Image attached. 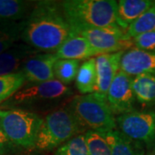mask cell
Instances as JSON below:
<instances>
[{
  "label": "cell",
  "mask_w": 155,
  "mask_h": 155,
  "mask_svg": "<svg viewBox=\"0 0 155 155\" xmlns=\"http://www.w3.org/2000/svg\"><path fill=\"white\" fill-rule=\"evenodd\" d=\"M133 77L122 71L117 72L107 92L106 100L115 116L134 110L135 97L132 89Z\"/></svg>",
  "instance_id": "9c48e42d"
},
{
  "label": "cell",
  "mask_w": 155,
  "mask_h": 155,
  "mask_svg": "<svg viewBox=\"0 0 155 155\" xmlns=\"http://www.w3.org/2000/svg\"><path fill=\"white\" fill-rule=\"evenodd\" d=\"M26 83L25 76L22 72L0 76V106Z\"/></svg>",
  "instance_id": "44dd1931"
},
{
  "label": "cell",
  "mask_w": 155,
  "mask_h": 155,
  "mask_svg": "<svg viewBox=\"0 0 155 155\" xmlns=\"http://www.w3.org/2000/svg\"><path fill=\"white\" fill-rule=\"evenodd\" d=\"M71 33L82 36L88 41L97 54H114L130 49L132 39L127 38L126 31L121 28H98L73 26Z\"/></svg>",
  "instance_id": "52a82bcc"
},
{
  "label": "cell",
  "mask_w": 155,
  "mask_h": 155,
  "mask_svg": "<svg viewBox=\"0 0 155 155\" xmlns=\"http://www.w3.org/2000/svg\"><path fill=\"white\" fill-rule=\"evenodd\" d=\"M54 155H89L84 134L76 135L61 145L56 149Z\"/></svg>",
  "instance_id": "d4e9b609"
},
{
  "label": "cell",
  "mask_w": 155,
  "mask_h": 155,
  "mask_svg": "<svg viewBox=\"0 0 155 155\" xmlns=\"http://www.w3.org/2000/svg\"><path fill=\"white\" fill-rule=\"evenodd\" d=\"M104 134L110 146L111 155H146L144 144L126 136L118 128Z\"/></svg>",
  "instance_id": "2e32d148"
},
{
  "label": "cell",
  "mask_w": 155,
  "mask_h": 155,
  "mask_svg": "<svg viewBox=\"0 0 155 155\" xmlns=\"http://www.w3.org/2000/svg\"><path fill=\"white\" fill-rule=\"evenodd\" d=\"M68 108L84 129L106 134L116 128V116L107 100L97 93L75 96Z\"/></svg>",
  "instance_id": "5b68a950"
},
{
  "label": "cell",
  "mask_w": 155,
  "mask_h": 155,
  "mask_svg": "<svg viewBox=\"0 0 155 155\" xmlns=\"http://www.w3.org/2000/svg\"><path fill=\"white\" fill-rule=\"evenodd\" d=\"M147 155H155V147H153L152 149H150L148 151V153H147Z\"/></svg>",
  "instance_id": "83f0119b"
},
{
  "label": "cell",
  "mask_w": 155,
  "mask_h": 155,
  "mask_svg": "<svg viewBox=\"0 0 155 155\" xmlns=\"http://www.w3.org/2000/svg\"><path fill=\"white\" fill-rule=\"evenodd\" d=\"M22 28L23 21L13 22L0 19V54L21 40Z\"/></svg>",
  "instance_id": "ffe728a7"
},
{
  "label": "cell",
  "mask_w": 155,
  "mask_h": 155,
  "mask_svg": "<svg viewBox=\"0 0 155 155\" xmlns=\"http://www.w3.org/2000/svg\"><path fill=\"white\" fill-rule=\"evenodd\" d=\"M120 70L130 76L143 73L155 74V52L131 48L123 53Z\"/></svg>",
  "instance_id": "7c38bea8"
},
{
  "label": "cell",
  "mask_w": 155,
  "mask_h": 155,
  "mask_svg": "<svg viewBox=\"0 0 155 155\" xmlns=\"http://www.w3.org/2000/svg\"><path fill=\"white\" fill-rule=\"evenodd\" d=\"M55 55L58 60L80 61L89 60L98 54L84 37L71 33L68 38L57 49Z\"/></svg>",
  "instance_id": "5bb4252c"
},
{
  "label": "cell",
  "mask_w": 155,
  "mask_h": 155,
  "mask_svg": "<svg viewBox=\"0 0 155 155\" xmlns=\"http://www.w3.org/2000/svg\"><path fill=\"white\" fill-rule=\"evenodd\" d=\"M72 96V88L57 79L43 83L28 84L5 101L0 109H22L32 112L49 110L61 105Z\"/></svg>",
  "instance_id": "7a4b0ae2"
},
{
  "label": "cell",
  "mask_w": 155,
  "mask_h": 155,
  "mask_svg": "<svg viewBox=\"0 0 155 155\" xmlns=\"http://www.w3.org/2000/svg\"><path fill=\"white\" fill-rule=\"evenodd\" d=\"M39 51L24 42H17L0 54V76L21 72L23 64Z\"/></svg>",
  "instance_id": "4fadbf2b"
},
{
  "label": "cell",
  "mask_w": 155,
  "mask_h": 155,
  "mask_svg": "<svg viewBox=\"0 0 155 155\" xmlns=\"http://www.w3.org/2000/svg\"><path fill=\"white\" fill-rule=\"evenodd\" d=\"M17 147L10 141L0 126V155H12Z\"/></svg>",
  "instance_id": "4316f807"
},
{
  "label": "cell",
  "mask_w": 155,
  "mask_h": 155,
  "mask_svg": "<svg viewBox=\"0 0 155 155\" xmlns=\"http://www.w3.org/2000/svg\"><path fill=\"white\" fill-rule=\"evenodd\" d=\"M135 48L147 52H155V31L139 35L132 39Z\"/></svg>",
  "instance_id": "484cf974"
},
{
  "label": "cell",
  "mask_w": 155,
  "mask_h": 155,
  "mask_svg": "<svg viewBox=\"0 0 155 155\" xmlns=\"http://www.w3.org/2000/svg\"><path fill=\"white\" fill-rule=\"evenodd\" d=\"M79 67V61L58 60L54 68L55 79L68 86L76 78Z\"/></svg>",
  "instance_id": "603a6c76"
},
{
  "label": "cell",
  "mask_w": 155,
  "mask_h": 155,
  "mask_svg": "<svg viewBox=\"0 0 155 155\" xmlns=\"http://www.w3.org/2000/svg\"><path fill=\"white\" fill-rule=\"evenodd\" d=\"M61 6L70 27L120 28L115 0H66L61 1Z\"/></svg>",
  "instance_id": "3957f363"
},
{
  "label": "cell",
  "mask_w": 155,
  "mask_h": 155,
  "mask_svg": "<svg viewBox=\"0 0 155 155\" xmlns=\"http://www.w3.org/2000/svg\"><path fill=\"white\" fill-rule=\"evenodd\" d=\"M155 5L151 0H120L117 2L116 22L126 31L128 27L142 14Z\"/></svg>",
  "instance_id": "9a60e30c"
},
{
  "label": "cell",
  "mask_w": 155,
  "mask_h": 155,
  "mask_svg": "<svg viewBox=\"0 0 155 155\" xmlns=\"http://www.w3.org/2000/svg\"><path fill=\"white\" fill-rule=\"evenodd\" d=\"M84 135L89 155H111L110 146L104 134L88 130Z\"/></svg>",
  "instance_id": "cb8c5ba5"
},
{
  "label": "cell",
  "mask_w": 155,
  "mask_h": 155,
  "mask_svg": "<svg viewBox=\"0 0 155 155\" xmlns=\"http://www.w3.org/2000/svg\"><path fill=\"white\" fill-rule=\"evenodd\" d=\"M84 130L68 107L56 109L43 118L35 148L41 152L58 148Z\"/></svg>",
  "instance_id": "277c9868"
},
{
  "label": "cell",
  "mask_w": 155,
  "mask_h": 155,
  "mask_svg": "<svg viewBox=\"0 0 155 155\" xmlns=\"http://www.w3.org/2000/svg\"><path fill=\"white\" fill-rule=\"evenodd\" d=\"M75 84L77 90L82 95L96 92L97 76L94 58L89 59L80 65L75 78Z\"/></svg>",
  "instance_id": "d6986e66"
},
{
  "label": "cell",
  "mask_w": 155,
  "mask_h": 155,
  "mask_svg": "<svg viewBox=\"0 0 155 155\" xmlns=\"http://www.w3.org/2000/svg\"><path fill=\"white\" fill-rule=\"evenodd\" d=\"M153 31H155V5L128 27L126 35L128 39H133L140 34Z\"/></svg>",
  "instance_id": "7402d4cb"
},
{
  "label": "cell",
  "mask_w": 155,
  "mask_h": 155,
  "mask_svg": "<svg viewBox=\"0 0 155 155\" xmlns=\"http://www.w3.org/2000/svg\"><path fill=\"white\" fill-rule=\"evenodd\" d=\"M36 1L0 0V19L21 22L30 15Z\"/></svg>",
  "instance_id": "e0dca14e"
},
{
  "label": "cell",
  "mask_w": 155,
  "mask_h": 155,
  "mask_svg": "<svg viewBox=\"0 0 155 155\" xmlns=\"http://www.w3.org/2000/svg\"><path fill=\"white\" fill-rule=\"evenodd\" d=\"M132 89L138 103L145 106L155 105V74L143 73L134 76Z\"/></svg>",
  "instance_id": "ac0fdd59"
},
{
  "label": "cell",
  "mask_w": 155,
  "mask_h": 155,
  "mask_svg": "<svg viewBox=\"0 0 155 155\" xmlns=\"http://www.w3.org/2000/svg\"><path fill=\"white\" fill-rule=\"evenodd\" d=\"M58 58L54 53L37 54L28 58L23 64L21 72L28 84L43 83L54 80V68Z\"/></svg>",
  "instance_id": "30bf717a"
},
{
  "label": "cell",
  "mask_w": 155,
  "mask_h": 155,
  "mask_svg": "<svg viewBox=\"0 0 155 155\" xmlns=\"http://www.w3.org/2000/svg\"><path fill=\"white\" fill-rule=\"evenodd\" d=\"M118 130L148 149L155 147V111L133 110L116 117Z\"/></svg>",
  "instance_id": "ba28073f"
},
{
  "label": "cell",
  "mask_w": 155,
  "mask_h": 155,
  "mask_svg": "<svg viewBox=\"0 0 155 155\" xmlns=\"http://www.w3.org/2000/svg\"><path fill=\"white\" fill-rule=\"evenodd\" d=\"M43 118L37 113L22 109H0V126L17 148L32 149Z\"/></svg>",
  "instance_id": "8992f818"
},
{
  "label": "cell",
  "mask_w": 155,
  "mask_h": 155,
  "mask_svg": "<svg viewBox=\"0 0 155 155\" xmlns=\"http://www.w3.org/2000/svg\"><path fill=\"white\" fill-rule=\"evenodd\" d=\"M125 52V51H124ZM124 52L114 54H103L96 56V70L97 84L96 93L106 98L107 92L112 81L120 71L121 59Z\"/></svg>",
  "instance_id": "8fae6325"
},
{
  "label": "cell",
  "mask_w": 155,
  "mask_h": 155,
  "mask_svg": "<svg viewBox=\"0 0 155 155\" xmlns=\"http://www.w3.org/2000/svg\"><path fill=\"white\" fill-rule=\"evenodd\" d=\"M71 34L61 2L36 1L33 11L23 20L21 40L39 52L57 51Z\"/></svg>",
  "instance_id": "6da1fadb"
}]
</instances>
